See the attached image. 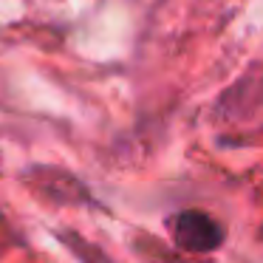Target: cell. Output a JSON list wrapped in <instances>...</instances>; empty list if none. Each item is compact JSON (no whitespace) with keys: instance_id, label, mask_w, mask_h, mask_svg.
Listing matches in <instances>:
<instances>
[{"instance_id":"1","label":"cell","mask_w":263,"mask_h":263,"mask_svg":"<svg viewBox=\"0 0 263 263\" xmlns=\"http://www.w3.org/2000/svg\"><path fill=\"white\" fill-rule=\"evenodd\" d=\"M176 240L187 252H212L221 246L223 229L204 212L187 210L176 218Z\"/></svg>"}]
</instances>
